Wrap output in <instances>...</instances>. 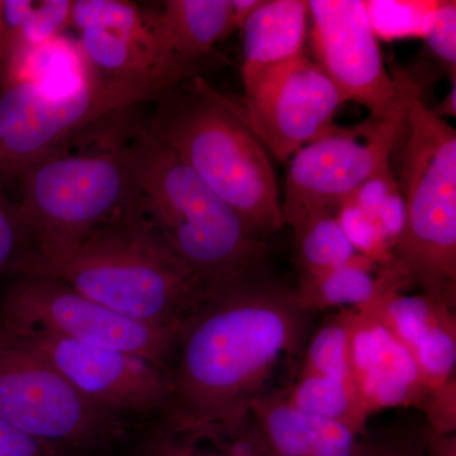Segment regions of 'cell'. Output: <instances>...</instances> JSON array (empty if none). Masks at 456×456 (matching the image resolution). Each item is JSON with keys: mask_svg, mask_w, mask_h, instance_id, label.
Returning <instances> with one entry per match:
<instances>
[{"mask_svg": "<svg viewBox=\"0 0 456 456\" xmlns=\"http://www.w3.org/2000/svg\"><path fill=\"white\" fill-rule=\"evenodd\" d=\"M397 179L392 167H384L365 180L350 200L371 220H375L387 198L398 189Z\"/></svg>", "mask_w": 456, "mask_h": 456, "instance_id": "f546056e", "label": "cell"}, {"mask_svg": "<svg viewBox=\"0 0 456 456\" xmlns=\"http://www.w3.org/2000/svg\"><path fill=\"white\" fill-rule=\"evenodd\" d=\"M231 0H167L156 11L165 44L185 77L230 36Z\"/></svg>", "mask_w": 456, "mask_h": 456, "instance_id": "d6986e66", "label": "cell"}, {"mask_svg": "<svg viewBox=\"0 0 456 456\" xmlns=\"http://www.w3.org/2000/svg\"><path fill=\"white\" fill-rule=\"evenodd\" d=\"M426 456H456V434L436 436L424 428Z\"/></svg>", "mask_w": 456, "mask_h": 456, "instance_id": "d6a6232c", "label": "cell"}, {"mask_svg": "<svg viewBox=\"0 0 456 456\" xmlns=\"http://www.w3.org/2000/svg\"><path fill=\"white\" fill-rule=\"evenodd\" d=\"M391 167L406 206L395 263L422 293L456 305V131L419 84L408 98Z\"/></svg>", "mask_w": 456, "mask_h": 456, "instance_id": "5b68a950", "label": "cell"}, {"mask_svg": "<svg viewBox=\"0 0 456 456\" xmlns=\"http://www.w3.org/2000/svg\"><path fill=\"white\" fill-rule=\"evenodd\" d=\"M13 50H12L11 38L2 17V0H0V86L7 79L9 65H11Z\"/></svg>", "mask_w": 456, "mask_h": 456, "instance_id": "e575fe53", "label": "cell"}, {"mask_svg": "<svg viewBox=\"0 0 456 456\" xmlns=\"http://www.w3.org/2000/svg\"><path fill=\"white\" fill-rule=\"evenodd\" d=\"M335 216L356 253L382 265L395 264V255L391 246L387 244L386 240L380 235L375 222L369 218L350 198L338 206Z\"/></svg>", "mask_w": 456, "mask_h": 456, "instance_id": "cb8c5ba5", "label": "cell"}, {"mask_svg": "<svg viewBox=\"0 0 456 456\" xmlns=\"http://www.w3.org/2000/svg\"><path fill=\"white\" fill-rule=\"evenodd\" d=\"M374 222L380 235L395 251L406 226V206L399 188L387 198Z\"/></svg>", "mask_w": 456, "mask_h": 456, "instance_id": "1f68e13d", "label": "cell"}, {"mask_svg": "<svg viewBox=\"0 0 456 456\" xmlns=\"http://www.w3.org/2000/svg\"><path fill=\"white\" fill-rule=\"evenodd\" d=\"M73 7L74 2L71 0L36 2L32 16L14 44L12 60L22 51L35 49L61 37L62 31L71 25Z\"/></svg>", "mask_w": 456, "mask_h": 456, "instance_id": "d4e9b609", "label": "cell"}, {"mask_svg": "<svg viewBox=\"0 0 456 456\" xmlns=\"http://www.w3.org/2000/svg\"><path fill=\"white\" fill-rule=\"evenodd\" d=\"M350 370L369 417L388 408L422 411L431 392L410 351L368 311L356 310L350 338Z\"/></svg>", "mask_w": 456, "mask_h": 456, "instance_id": "9a60e30c", "label": "cell"}, {"mask_svg": "<svg viewBox=\"0 0 456 456\" xmlns=\"http://www.w3.org/2000/svg\"><path fill=\"white\" fill-rule=\"evenodd\" d=\"M314 61L345 102L367 108L369 117L387 116L402 94V68L384 65L379 42L362 0H311Z\"/></svg>", "mask_w": 456, "mask_h": 456, "instance_id": "4fadbf2b", "label": "cell"}, {"mask_svg": "<svg viewBox=\"0 0 456 456\" xmlns=\"http://www.w3.org/2000/svg\"><path fill=\"white\" fill-rule=\"evenodd\" d=\"M299 277L338 268L358 255L332 213L316 216L294 230Z\"/></svg>", "mask_w": 456, "mask_h": 456, "instance_id": "44dd1931", "label": "cell"}, {"mask_svg": "<svg viewBox=\"0 0 456 456\" xmlns=\"http://www.w3.org/2000/svg\"><path fill=\"white\" fill-rule=\"evenodd\" d=\"M71 27L86 74L137 103L184 82L156 11L128 0H74Z\"/></svg>", "mask_w": 456, "mask_h": 456, "instance_id": "30bf717a", "label": "cell"}, {"mask_svg": "<svg viewBox=\"0 0 456 456\" xmlns=\"http://www.w3.org/2000/svg\"><path fill=\"white\" fill-rule=\"evenodd\" d=\"M435 114L444 119V117H456V84H452L448 95L437 104L434 110Z\"/></svg>", "mask_w": 456, "mask_h": 456, "instance_id": "d590c367", "label": "cell"}, {"mask_svg": "<svg viewBox=\"0 0 456 456\" xmlns=\"http://www.w3.org/2000/svg\"><path fill=\"white\" fill-rule=\"evenodd\" d=\"M0 321L18 331L49 332L68 340L131 354L169 371L179 331L146 325L93 301L65 281L20 273L0 297Z\"/></svg>", "mask_w": 456, "mask_h": 456, "instance_id": "9c48e42d", "label": "cell"}, {"mask_svg": "<svg viewBox=\"0 0 456 456\" xmlns=\"http://www.w3.org/2000/svg\"><path fill=\"white\" fill-rule=\"evenodd\" d=\"M128 207L209 293L256 275L266 255L256 235L147 127L127 140Z\"/></svg>", "mask_w": 456, "mask_h": 456, "instance_id": "7a4b0ae2", "label": "cell"}, {"mask_svg": "<svg viewBox=\"0 0 456 456\" xmlns=\"http://www.w3.org/2000/svg\"><path fill=\"white\" fill-rule=\"evenodd\" d=\"M425 431L436 436L456 434V378L431 389L422 408Z\"/></svg>", "mask_w": 456, "mask_h": 456, "instance_id": "83f0119b", "label": "cell"}, {"mask_svg": "<svg viewBox=\"0 0 456 456\" xmlns=\"http://www.w3.org/2000/svg\"><path fill=\"white\" fill-rule=\"evenodd\" d=\"M28 273L60 279L122 316L173 331L211 294L128 204L64 263Z\"/></svg>", "mask_w": 456, "mask_h": 456, "instance_id": "277c9868", "label": "cell"}, {"mask_svg": "<svg viewBox=\"0 0 456 456\" xmlns=\"http://www.w3.org/2000/svg\"><path fill=\"white\" fill-rule=\"evenodd\" d=\"M59 450L0 421V456H57Z\"/></svg>", "mask_w": 456, "mask_h": 456, "instance_id": "4dcf8cb0", "label": "cell"}, {"mask_svg": "<svg viewBox=\"0 0 456 456\" xmlns=\"http://www.w3.org/2000/svg\"><path fill=\"white\" fill-rule=\"evenodd\" d=\"M12 330L40 351L77 392L98 406L122 417L164 413L169 380L167 371L154 362L49 332Z\"/></svg>", "mask_w": 456, "mask_h": 456, "instance_id": "5bb4252c", "label": "cell"}, {"mask_svg": "<svg viewBox=\"0 0 456 456\" xmlns=\"http://www.w3.org/2000/svg\"><path fill=\"white\" fill-rule=\"evenodd\" d=\"M397 106L384 117H369L353 127L330 128L290 158L281 200L284 224L293 230L316 216L332 213L378 171L391 167L408 98L416 86L402 73Z\"/></svg>", "mask_w": 456, "mask_h": 456, "instance_id": "ba28073f", "label": "cell"}, {"mask_svg": "<svg viewBox=\"0 0 456 456\" xmlns=\"http://www.w3.org/2000/svg\"><path fill=\"white\" fill-rule=\"evenodd\" d=\"M356 310L344 308L327 317L308 342L297 377L350 379V338Z\"/></svg>", "mask_w": 456, "mask_h": 456, "instance_id": "7402d4cb", "label": "cell"}, {"mask_svg": "<svg viewBox=\"0 0 456 456\" xmlns=\"http://www.w3.org/2000/svg\"><path fill=\"white\" fill-rule=\"evenodd\" d=\"M358 311L370 312L397 336L431 389L454 379V305L422 292L415 296L393 292Z\"/></svg>", "mask_w": 456, "mask_h": 456, "instance_id": "2e32d148", "label": "cell"}, {"mask_svg": "<svg viewBox=\"0 0 456 456\" xmlns=\"http://www.w3.org/2000/svg\"><path fill=\"white\" fill-rule=\"evenodd\" d=\"M310 11L305 0H261L242 26V77L305 53Z\"/></svg>", "mask_w": 456, "mask_h": 456, "instance_id": "ac0fdd59", "label": "cell"}, {"mask_svg": "<svg viewBox=\"0 0 456 456\" xmlns=\"http://www.w3.org/2000/svg\"><path fill=\"white\" fill-rule=\"evenodd\" d=\"M70 142L18 176L29 251L12 275L64 263L95 228L127 207V140L82 149Z\"/></svg>", "mask_w": 456, "mask_h": 456, "instance_id": "8992f818", "label": "cell"}, {"mask_svg": "<svg viewBox=\"0 0 456 456\" xmlns=\"http://www.w3.org/2000/svg\"><path fill=\"white\" fill-rule=\"evenodd\" d=\"M242 117L266 151L281 163L334 127L344 104L316 62L302 55L242 77Z\"/></svg>", "mask_w": 456, "mask_h": 456, "instance_id": "7c38bea8", "label": "cell"}, {"mask_svg": "<svg viewBox=\"0 0 456 456\" xmlns=\"http://www.w3.org/2000/svg\"><path fill=\"white\" fill-rule=\"evenodd\" d=\"M261 3V0H231L230 23L228 33H232L237 28H242L246 20Z\"/></svg>", "mask_w": 456, "mask_h": 456, "instance_id": "836d02e7", "label": "cell"}, {"mask_svg": "<svg viewBox=\"0 0 456 456\" xmlns=\"http://www.w3.org/2000/svg\"><path fill=\"white\" fill-rule=\"evenodd\" d=\"M362 456H426L424 426L364 436Z\"/></svg>", "mask_w": 456, "mask_h": 456, "instance_id": "f1b7e54d", "label": "cell"}, {"mask_svg": "<svg viewBox=\"0 0 456 456\" xmlns=\"http://www.w3.org/2000/svg\"><path fill=\"white\" fill-rule=\"evenodd\" d=\"M440 3V0H368L365 8L378 40H425Z\"/></svg>", "mask_w": 456, "mask_h": 456, "instance_id": "603a6c76", "label": "cell"}, {"mask_svg": "<svg viewBox=\"0 0 456 456\" xmlns=\"http://www.w3.org/2000/svg\"><path fill=\"white\" fill-rule=\"evenodd\" d=\"M411 284L397 264L382 265L358 254L338 268L299 277L298 289L293 293L297 305L307 314L332 308L362 310L387 294L404 292Z\"/></svg>", "mask_w": 456, "mask_h": 456, "instance_id": "e0dca14e", "label": "cell"}, {"mask_svg": "<svg viewBox=\"0 0 456 456\" xmlns=\"http://www.w3.org/2000/svg\"><path fill=\"white\" fill-rule=\"evenodd\" d=\"M140 456H273L251 411L226 424L198 428L161 425Z\"/></svg>", "mask_w": 456, "mask_h": 456, "instance_id": "ffe728a7", "label": "cell"}, {"mask_svg": "<svg viewBox=\"0 0 456 456\" xmlns=\"http://www.w3.org/2000/svg\"><path fill=\"white\" fill-rule=\"evenodd\" d=\"M136 104L88 74L75 84L9 80L0 86V176L18 179L90 126Z\"/></svg>", "mask_w": 456, "mask_h": 456, "instance_id": "8fae6325", "label": "cell"}, {"mask_svg": "<svg viewBox=\"0 0 456 456\" xmlns=\"http://www.w3.org/2000/svg\"><path fill=\"white\" fill-rule=\"evenodd\" d=\"M307 312L256 275L215 290L180 329L163 424L198 428L250 411L283 355L298 349Z\"/></svg>", "mask_w": 456, "mask_h": 456, "instance_id": "6da1fadb", "label": "cell"}, {"mask_svg": "<svg viewBox=\"0 0 456 456\" xmlns=\"http://www.w3.org/2000/svg\"><path fill=\"white\" fill-rule=\"evenodd\" d=\"M0 421L59 452L103 448L125 432L122 416L84 397L2 321Z\"/></svg>", "mask_w": 456, "mask_h": 456, "instance_id": "52a82bcc", "label": "cell"}, {"mask_svg": "<svg viewBox=\"0 0 456 456\" xmlns=\"http://www.w3.org/2000/svg\"><path fill=\"white\" fill-rule=\"evenodd\" d=\"M147 128L256 235L284 226L269 152L248 127L239 104L196 77L158 98Z\"/></svg>", "mask_w": 456, "mask_h": 456, "instance_id": "3957f363", "label": "cell"}, {"mask_svg": "<svg viewBox=\"0 0 456 456\" xmlns=\"http://www.w3.org/2000/svg\"><path fill=\"white\" fill-rule=\"evenodd\" d=\"M428 49L456 84V3L441 0L430 31L426 35Z\"/></svg>", "mask_w": 456, "mask_h": 456, "instance_id": "4316f807", "label": "cell"}, {"mask_svg": "<svg viewBox=\"0 0 456 456\" xmlns=\"http://www.w3.org/2000/svg\"><path fill=\"white\" fill-rule=\"evenodd\" d=\"M28 251V237L20 207L5 196L0 185V277L11 274Z\"/></svg>", "mask_w": 456, "mask_h": 456, "instance_id": "484cf974", "label": "cell"}]
</instances>
